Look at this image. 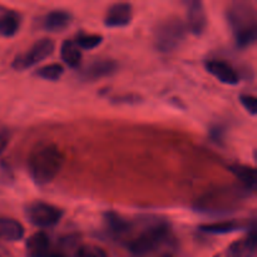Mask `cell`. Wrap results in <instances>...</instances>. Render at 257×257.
Masks as SVG:
<instances>
[{"label":"cell","instance_id":"obj_1","mask_svg":"<svg viewBox=\"0 0 257 257\" xmlns=\"http://www.w3.org/2000/svg\"><path fill=\"white\" fill-rule=\"evenodd\" d=\"M64 153L55 143L42 142L35 146L28 157V171L37 185L52 182L64 165Z\"/></svg>","mask_w":257,"mask_h":257},{"label":"cell","instance_id":"obj_2","mask_svg":"<svg viewBox=\"0 0 257 257\" xmlns=\"http://www.w3.org/2000/svg\"><path fill=\"white\" fill-rule=\"evenodd\" d=\"M226 20L236 47L246 49L255 44L257 38V12L252 3L238 0L226 8Z\"/></svg>","mask_w":257,"mask_h":257},{"label":"cell","instance_id":"obj_3","mask_svg":"<svg viewBox=\"0 0 257 257\" xmlns=\"http://www.w3.org/2000/svg\"><path fill=\"white\" fill-rule=\"evenodd\" d=\"M171 242L172 230L170 225L165 221H155L131 238L125 247L132 257H148Z\"/></svg>","mask_w":257,"mask_h":257},{"label":"cell","instance_id":"obj_4","mask_svg":"<svg viewBox=\"0 0 257 257\" xmlns=\"http://www.w3.org/2000/svg\"><path fill=\"white\" fill-rule=\"evenodd\" d=\"M187 28L176 17H170L156 24L153 29V45L161 53H171L177 50L185 42Z\"/></svg>","mask_w":257,"mask_h":257},{"label":"cell","instance_id":"obj_5","mask_svg":"<svg viewBox=\"0 0 257 257\" xmlns=\"http://www.w3.org/2000/svg\"><path fill=\"white\" fill-rule=\"evenodd\" d=\"M25 216L32 225L40 228H49L60 222L64 216V211L52 203L35 201L25 207Z\"/></svg>","mask_w":257,"mask_h":257},{"label":"cell","instance_id":"obj_6","mask_svg":"<svg viewBox=\"0 0 257 257\" xmlns=\"http://www.w3.org/2000/svg\"><path fill=\"white\" fill-rule=\"evenodd\" d=\"M55 43L50 38H42L37 40L27 52L20 53L13 59L12 68L17 72H23L29 68L34 67L42 60L47 59L48 57L54 53Z\"/></svg>","mask_w":257,"mask_h":257},{"label":"cell","instance_id":"obj_7","mask_svg":"<svg viewBox=\"0 0 257 257\" xmlns=\"http://www.w3.org/2000/svg\"><path fill=\"white\" fill-rule=\"evenodd\" d=\"M28 257H68L62 246L57 247L44 231H39L30 236L25 243Z\"/></svg>","mask_w":257,"mask_h":257},{"label":"cell","instance_id":"obj_8","mask_svg":"<svg viewBox=\"0 0 257 257\" xmlns=\"http://www.w3.org/2000/svg\"><path fill=\"white\" fill-rule=\"evenodd\" d=\"M257 256V238L255 222L251 223L247 235L238 238L215 257H256Z\"/></svg>","mask_w":257,"mask_h":257},{"label":"cell","instance_id":"obj_9","mask_svg":"<svg viewBox=\"0 0 257 257\" xmlns=\"http://www.w3.org/2000/svg\"><path fill=\"white\" fill-rule=\"evenodd\" d=\"M187 7V20L186 28L187 32L196 37H201L207 28V14H206L205 5L200 0H190L186 3Z\"/></svg>","mask_w":257,"mask_h":257},{"label":"cell","instance_id":"obj_10","mask_svg":"<svg viewBox=\"0 0 257 257\" xmlns=\"http://www.w3.org/2000/svg\"><path fill=\"white\" fill-rule=\"evenodd\" d=\"M133 8L130 3H115L110 5L104 17V25L110 29L125 28L132 23Z\"/></svg>","mask_w":257,"mask_h":257},{"label":"cell","instance_id":"obj_11","mask_svg":"<svg viewBox=\"0 0 257 257\" xmlns=\"http://www.w3.org/2000/svg\"><path fill=\"white\" fill-rule=\"evenodd\" d=\"M205 68L211 75L227 85H237L240 83V77L235 68L230 63L220 59H211L205 63Z\"/></svg>","mask_w":257,"mask_h":257},{"label":"cell","instance_id":"obj_12","mask_svg":"<svg viewBox=\"0 0 257 257\" xmlns=\"http://www.w3.org/2000/svg\"><path fill=\"white\" fill-rule=\"evenodd\" d=\"M118 69L117 62L112 59H98L90 63L82 72V77L84 80H98L100 78L109 77L114 74Z\"/></svg>","mask_w":257,"mask_h":257},{"label":"cell","instance_id":"obj_13","mask_svg":"<svg viewBox=\"0 0 257 257\" xmlns=\"http://www.w3.org/2000/svg\"><path fill=\"white\" fill-rule=\"evenodd\" d=\"M104 222L108 233L114 238H124L125 236L131 235L133 230V223L131 221L113 211L105 213Z\"/></svg>","mask_w":257,"mask_h":257},{"label":"cell","instance_id":"obj_14","mask_svg":"<svg viewBox=\"0 0 257 257\" xmlns=\"http://www.w3.org/2000/svg\"><path fill=\"white\" fill-rule=\"evenodd\" d=\"M227 170L236 177L243 188L248 192H253L257 188V175L256 170L248 165L232 163L227 166Z\"/></svg>","mask_w":257,"mask_h":257},{"label":"cell","instance_id":"obj_15","mask_svg":"<svg viewBox=\"0 0 257 257\" xmlns=\"http://www.w3.org/2000/svg\"><path fill=\"white\" fill-rule=\"evenodd\" d=\"M24 235L25 228L20 221L7 216L0 217V240L18 242L24 238Z\"/></svg>","mask_w":257,"mask_h":257},{"label":"cell","instance_id":"obj_16","mask_svg":"<svg viewBox=\"0 0 257 257\" xmlns=\"http://www.w3.org/2000/svg\"><path fill=\"white\" fill-rule=\"evenodd\" d=\"M72 23V14L67 10L55 9L48 13L43 19V28L47 32H62Z\"/></svg>","mask_w":257,"mask_h":257},{"label":"cell","instance_id":"obj_17","mask_svg":"<svg viewBox=\"0 0 257 257\" xmlns=\"http://www.w3.org/2000/svg\"><path fill=\"white\" fill-rule=\"evenodd\" d=\"M243 228H247V226L242 225L238 221H221V222L205 223L198 226V230L207 235H227V233L237 232Z\"/></svg>","mask_w":257,"mask_h":257},{"label":"cell","instance_id":"obj_18","mask_svg":"<svg viewBox=\"0 0 257 257\" xmlns=\"http://www.w3.org/2000/svg\"><path fill=\"white\" fill-rule=\"evenodd\" d=\"M82 50L78 48L74 40L67 39L60 45V59L69 68L77 69L82 64Z\"/></svg>","mask_w":257,"mask_h":257},{"label":"cell","instance_id":"obj_19","mask_svg":"<svg viewBox=\"0 0 257 257\" xmlns=\"http://www.w3.org/2000/svg\"><path fill=\"white\" fill-rule=\"evenodd\" d=\"M22 17L14 10H5L0 14V35L4 38H13L19 32Z\"/></svg>","mask_w":257,"mask_h":257},{"label":"cell","instance_id":"obj_20","mask_svg":"<svg viewBox=\"0 0 257 257\" xmlns=\"http://www.w3.org/2000/svg\"><path fill=\"white\" fill-rule=\"evenodd\" d=\"M64 74V67L59 63H52V64H47L40 67L39 69L35 72V75L44 80H49V82H57L62 78Z\"/></svg>","mask_w":257,"mask_h":257},{"label":"cell","instance_id":"obj_21","mask_svg":"<svg viewBox=\"0 0 257 257\" xmlns=\"http://www.w3.org/2000/svg\"><path fill=\"white\" fill-rule=\"evenodd\" d=\"M75 44L80 50H92L99 47L103 43V37L100 34H89V33H79L75 37Z\"/></svg>","mask_w":257,"mask_h":257},{"label":"cell","instance_id":"obj_22","mask_svg":"<svg viewBox=\"0 0 257 257\" xmlns=\"http://www.w3.org/2000/svg\"><path fill=\"white\" fill-rule=\"evenodd\" d=\"M74 257H108V255L99 246L92 245V243H83L75 248Z\"/></svg>","mask_w":257,"mask_h":257},{"label":"cell","instance_id":"obj_23","mask_svg":"<svg viewBox=\"0 0 257 257\" xmlns=\"http://www.w3.org/2000/svg\"><path fill=\"white\" fill-rule=\"evenodd\" d=\"M240 103L246 112L251 114L252 117H256L257 114V98L252 94H241Z\"/></svg>","mask_w":257,"mask_h":257},{"label":"cell","instance_id":"obj_24","mask_svg":"<svg viewBox=\"0 0 257 257\" xmlns=\"http://www.w3.org/2000/svg\"><path fill=\"white\" fill-rule=\"evenodd\" d=\"M112 102L115 104H137V103L143 102V98L140 94L128 93V94L115 95L112 98Z\"/></svg>","mask_w":257,"mask_h":257},{"label":"cell","instance_id":"obj_25","mask_svg":"<svg viewBox=\"0 0 257 257\" xmlns=\"http://www.w3.org/2000/svg\"><path fill=\"white\" fill-rule=\"evenodd\" d=\"M225 130L226 128L221 124H215L212 128L210 130V136L215 142L221 143L225 138Z\"/></svg>","mask_w":257,"mask_h":257},{"label":"cell","instance_id":"obj_26","mask_svg":"<svg viewBox=\"0 0 257 257\" xmlns=\"http://www.w3.org/2000/svg\"><path fill=\"white\" fill-rule=\"evenodd\" d=\"M9 131L4 127V125L0 124V153H3V151L7 148L8 143H9Z\"/></svg>","mask_w":257,"mask_h":257},{"label":"cell","instance_id":"obj_27","mask_svg":"<svg viewBox=\"0 0 257 257\" xmlns=\"http://www.w3.org/2000/svg\"><path fill=\"white\" fill-rule=\"evenodd\" d=\"M0 257H2V256H0Z\"/></svg>","mask_w":257,"mask_h":257}]
</instances>
